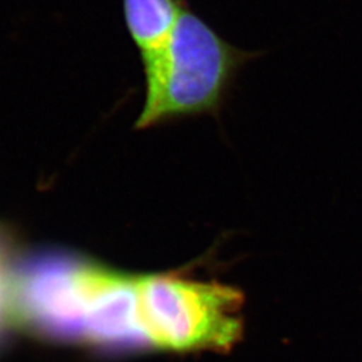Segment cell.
Returning a JSON list of instances; mask_svg holds the SVG:
<instances>
[{"label": "cell", "mask_w": 362, "mask_h": 362, "mask_svg": "<svg viewBox=\"0 0 362 362\" xmlns=\"http://www.w3.org/2000/svg\"><path fill=\"white\" fill-rule=\"evenodd\" d=\"M136 278L64 250L18 255L11 282L15 327L47 342L118 346L144 339Z\"/></svg>", "instance_id": "6da1fadb"}, {"label": "cell", "mask_w": 362, "mask_h": 362, "mask_svg": "<svg viewBox=\"0 0 362 362\" xmlns=\"http://www.w3.org/2000/svg\"><path fill=\"white\" fill-rule=\"evenodd\" d=\"M254 57L221 38L184 4L164 43L141 54L145 100L134 128L218 115L238 73Z\"/></svg>", "instance_id": "7a4b0ae2"}, {"label": "cell", "mask_w": 362, "mask_h": 362, "mask_svg": "<svg viewBox=\"0 0 362 362\" xmlns=\"http://www.w3.org/2000/svg\"><path fill=\"white\" fill-rule=\"evenodd\" d=\"M145 342L168 350L224 349L242 330V297L231 287L176 275L136 278Z\"/></svg>", "instance_id": "3957f363"}, {"label": "cell", "mask_w": 362, "mask_h": 362, "mask_svg": "<svg viewBox=\"0 0 362 362\" xmlns=\"http://www.w3.org/2000/svg\"><path fill=\"white\" fill-rule=\"evenodd\" d=\"M184 4L181 0H124L127 28L140 54L164 43Z\"/></svg>", "instance_id": "277c9868"}, {"label": "cell", "mask_w": 362, "mask_h": 362, "mask_svg": "<svg viewBox=\"0 0 362 362\" xmlns=\"http://www.w3.org/2000/svg\"><path fill=\"white\" fill-rule=\"evenodd\" d=\"M19 252L13 238L4 228H0V350L6 346L13 324L11 308V282L15 262Z\"/></svg>", "instance_id": "5b68a950"}]
</instances>
